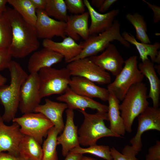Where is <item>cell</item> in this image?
<instances>
[{
    "instance_id": "36",
    "label": "cell",
    "mask_w": 160,
    "mask_h": 160,
    "mask_svg": "<svg viewBox=\"0 0 160 160\" xmlns=\"http://www.w3.org/2000/svg\"><path fill=\"white\" fill-rule=\"evenodd\" d=\"M110 151L113 160H138L136 156L123 155L113 147L110 148Z\"/></svg>"
},
{
    "instance_id": "21",
    "label": "cell",
    "mask_w": 160,
    "mask_h": 160,
    "mask_svg": "<svg viewBox=\"0 0 160 160\" xmlns=\"http://www.w3.org/2000/svg\"><path fill=\"white\" fill-rule=\"evenodd\" d=\"M88 12L79 15H68L65 30V34L75 41L80 38L84 41L89 36Z\"/></svg>"
},
{
    "instance_id": "31",
    "label": "cell",
    "mask_w": 160,
    "mask_h": 160,
    "mask_svg": "<svg viewBox=\"0 0 160 160\" xmlns=\"http://www.w3.org/2000/svg\"><path fill=\"white\" fill-rule=\"evenodd\" d=\"M70 151L82 154L89 153L106 160H113L111 155L110 148L108 145H98L95 144L85 148L80 147H76Z\"/></svg>"
},
{
    "instance_id": "30",
    "label": "cell",
    "mask_w": 160,
    "mask_h": 160,
    "mask_svg": "<svg viewBox=\"0 0 160 160\" xmlns=\"http://www.w3.org/2000/svg\"><path fill=\"white\" fill-rule=\"evenodd\" d=\"M44 11L49 16L57 20L65 23L67 21L68 15L64 0H47Z\"/></svg>"
},
{
    "instance_id": "41",
    "label": "cell",
    "mask_w": 160,
    "mask_h": 160,
    "mask_svg": "<svg viewBox=\"0 0 160 160\" xmlns=\"http://www.w3.org/2000/svg\"><path fill=\"white\" fill-rule=\"evenodd\" d=\"M65 157V160H82L84 156L81 154L70 151Z\"/></svg>"
},
{
    "instance_id": "25",
    "label": "cell",
    "mask_w": 160,
    "mask_h": 160,
    "mask_svg": "<svg viewBox=\"0 0 160 160\" xmlns=\"http://www.w3.org/2000/svg\"><path fill=\"white\" fill-rule=\"evenodd\" d=\"M124 40L134 45L137 49L142 61L148 59L149 56L151 61L154 63L156 57L160 51V43L159 42H155L153 44H147L137 41L134 36L127 32H123L121 34Z\"/></svg>"
},
{
    "instance_id": "20",
    "label": "cell",
    "mask_w": 160,
    "mask_h": 160,
    "mask_svg": "<svg viewBox=\"0 0 160 160\" xmlns=\"http://www.w3.org/2000/svg\"><path fill=\"white\" fill-rule=\"evenodd\" d=\"M63 57L47 48L44 47L34 52L28 62V69L30 73H38L41 69L50 67L61 62Z\"/></svg>"
},
{
    "instance_id": "17",
    "label": "cell",
    "mask_w": 160,
    "mask_h": 160,
    "mask_svg": "<svg viewBox=\"0 0 160 160\" xmlns=\"http://www.w3.org/2000/svg\"><path fill=\"white\" fill-rule=\"evenodd\" d=\"M95 83L83 77L74 76L71 78L69 87L76 93L88 97L98 98L108 101L109 92L107 89L95 84Z\"/></svg>"
},
{
    "instance_id": "8",
    "label": "cell",
    "mask_w": 160,
    "mask_h": 160,
    "mask_svg": "<svg viewBox=\"0 0 160 160\" xmlns=\"http://www.w3.org/2000/svg\"><path fill=\"white\" fill-rule=\"evenodd\" d=\"M12 121L19 125L23 135L33 138L41 145L43 138L47 137L49 129L54 126L50 120L39 113L24 114L21 117H15Z\"/></svg>"
},
{
    "instance_id": "43",
    "label": "cell",
    "mask_w": 160,
    "mask_h": 160,
    "mask_svg": "<svg viewBox=\"0 0 160 160\" xmlns=\"http://www.w3.org/2000/svg\"><path fill=\"white\" fill-rule=\"evenodd\" d=\"M8 3V0H0V13H4L6 11V5Z\"/></svg>"
},
{
    "instance_id": "33",
    "label": "cell",
    "mask_w": 160,
    "mask_h": 160,
    "mask_svg": "<svg viewBox=\"0 0 160 160\" xmlns=\"http://www.w3.org/2000/svg\"><path fill=\"white\" fill-rule=\"evenodd\" d=\"M67 10L74 15L83 14L85 12V5L82 0H65Z\"/></svg>"
},
{
    "instance_id": "4",
    "label": "cell",
    "mask_w": 160,
    "mask_h": 160,
    "mask_svg": "<svg viewBox=\"0 0 160 160\" xmlns=\"http://www.w3.org/2000/svg\"><path fill=\"white\" fill-rule=\"evenodd\" d=\"M83 115L84 120L78 130L80 145L90 146L96 144L100 138L108 137H121L113 133L105 125L104 121L108 120L107 112L97 111L94 114L79 110Z\"/></svg>"
},
{
    "instance_id": "14",
    "label": "cell",
    "mask_w": 160,
    "mask_h": 160,
    "mask_svg": "<svg viewBox=\"0 0 160 160\" xmlns=\"http://www.w3.org/2000/svg\"><path fill=\"white\" fill-rule=\"evenodd\" d=\"M95 64L116 76L123 68L124 60L116 47L110 44L102 53L89 57Z\"/></svg>"
},
{
    "instance_id": "9",
    "label": "cell",
    "mask_w": 160,
    "mask_h": 160,
    "mask_svg": "<svg viewBox=\"0 0 160 160\" xmlns=\"http://www.w3.org/2000/svg\"><path fill=\"white\" fill-rule=\"evenodd\" d=\"M66 68L72 76L83 77L101 85L111 82L110 74L94 63L89 57L75 60L68 63Z\"/></svg>"
},
{
    "instance_id": "3",
    "label": "cell",
    "mask_w": 160,
    "mask_h": 160,
    "mask_svg": "<svg viewBox=\"0 0 160 160\" xmlns=\"http://www.w3.org/2000/svg\"><path fill=\"white\" fill-rule=\"evenodd\" d=\"M148 98L147 88L142 82L132 85L127 92L119 106L126 131L132 132L134 119L149 106Z\"/></svg>"
},
{
    "instance_id": "37",
    "label": "cell",
    "mask_w": 160,
    "mask_h": 160,
    "mask_svg": "<svg viewBox=\"0 0 160 160\" xmlns=\"http://www.w3.org/2000/svg\"><path fill=\"white\" fill-rule=\"evenodd\" d=\"M143 1L147 4L150 9L153 10V23L155 24L157 23L160 20V7L155 4H152L145 0H143Z\"/></svg>"
},
{
    "instance_id": "34",
    "label": "cell",
    "mask_w": 160,
    "mask_h": 160,
    "mask_svg": "<svg viewBox=\"0 0 160 160\" xmlns=\"http://www.w3.org/2000/svg\"><path fill=\"white\" fill-rule=\"evenodd\" d=\"M12 57L8 49L0 48V71L8 68Z\"/></svg>"
},
{
    "instance_id": "10",
    "label": "cell",
    "mask_w": 160,
    "mask_h": 160,
    "mask_svg": "<svg viewBox=\"0 0 160 160\" xmlns=\"http://www.w3.org/2000/svg\"><path fill=\"white\" fill-rule=\"evenodd\" d=\"M38 73H30L20 89L19 108L23 114L35 113L41 99L39 96Z\"/></svg>"
},
{
    "instance_id": "26",
    "label": "cell",
    "mask_w": 160,
    "mask_h": 160,
    "mask_svg": "<svg viewBox=\"0 0 160 160\" xmlns=\"http://www.w3.org/2000/svg\"><path fill=\"white\" fill-rule=\"evenodd\" d=\"M41 145L33 138L25 135L18 146L20 156L30 160H42L43 153Z\"/></svg>"
},
{
    "instance_id": "23",
    "label": "cell",
    "mask_w": 160,
    "mask_h": 160,
    "mask_svg": "<svg viewBox=\"0 0 160 160\" xmlns=\"http://www.w3.org/2000/svg\"><path fill=\"white\" fill-rule=\"evenodd\" d=\"M139 69L148 80L150 88L148 98L152 100L153 107H159L160 95V80L155 71L153 63L148 59L138 64Z\"/></svg>"
},
{
    "instance_id": "38",
    "label": "cell",
    "mask_w": 160,
    "mask_h": 160,
    "mask_svg": "<svg viewBox=\"0 0 160 160\" xmlns=\"http://www.w3.org/2000/svg\"><path fill=\"white\" fill-rule=\"evenodd\" d=\"M0 160H30L21 156H15L9 153H0Z\"/></svg>"
},
{
    "instance_id": "5",
    "label": "cell",
    "mask_w": 160,
    "mask_h": 160,
    "mask_svg": "<svg viewBox=\"0 0 160 160\" xmlns=\"http://www.w3.org/2000/svg\"><path fill=\"white\" fill-rule=\"evenodd\" d=\"M120 28L119 21L115 20L112 26L104 31L98 35L89 36L86 40L80 43L82 47V51L72 61L97 55L114 40L119 42L125 47L130 48V44L121 34Z\"/></svg>"
},
{
    "instance_id": "27",
    "label": "cell",
    "mask_w": 160,
    "mask_h": 160,
    "mask_svg": "<svg viewBox=\"0 0 160 160\" xmlns=\"http://www.w3.org/2000/svg\"><path fill=\"white\" fill-rule=\"evenodd\" d=\"M8 3L26 20L35 25L36 10L31 0H8Z\"/></svg>"
},
{
    "instance_id": "40",
    "label": "cell",
    "mask_w": 160,
    "mask_h": 160,
    "mask_svg": "<svg viewBox=\"0 0 160 160\" xmlns=\"http://www.w3.org/2000/svg\"><path fill=\"white\" fill-rule=\"evenodd\" d=\"M36 10H44L47 0H31Z\"/></svg>"
},
{
    "instance_id": "29",
    "label": "cell",
    "mask_w": 160,
    "mask_h": 160,
    "mask_svg": "<svg viewBox=\"0 0 160 160\" xmlns=\"http://www.w3.org/2000/svg\"><path fill=\"white\" fill-rule=\"evenodd\" d=\"M59 134V132L54 126L48 131L42 147L43 153L42 160H58L56 147L57 138Z\"/></svg>"
},
{
    "instance_id": "18",
    "label": "cell",
    "mask_w": 160,
    "mask_h": 160,
    "mask_svg": "<svg viewBox=\"0 0 160 160\" xmlns=\"http://www.w3.org/2000/svg\"><path fill=\"white\" fill-rule=\"evenodd\" d=\"M66 121L61 134L57 138V145L62 147V153L65 156L72 149L80 147L78 134V127L74 122L73 110L68 109L65 111Z\"/></svg>"
},
{
    "instance_id": "6",
    "label": "cell",
    "mask_w": 160,
    "mask_h": 160,
    "mask_svg": "<svg viewBox=\"0 0 160 160\" xmlns=\"http://www.w3.org/2000/svg\"><path fill=\"white\" fill-rule=\"evenodd\" d=\"M39 72V96L41 99L52 95H62L69 87L71 76L66 67L60 69L45 68Z\"/></svg>"
},
{
    "instance_id": "46",
    "label": "cell",
    "mask_w": 160,
    "mask_h": 160,
    "mask_svg": "<svg viewBox=\"0 0 160 160\" xmlns=\"http://www.w3.org/2000/svg\"><path fill=\"white\" fill-rule=\"evenodd\" d=\"M83 159L84 160H98L92 157L85 156H84Z\"/></svg>"
},
{
    "instance_id": "32",
    "label": "cell",
    "mask_w": 160,
    "mask_h": 160,
    "mask_svg": "<svg viewBox=\"0 0 160 160\" xmlns=\"http://www.w3.org/2000/svg\"><path fill=\"white\" fill-rule=\"evenodd\" d=\"M12 28L5 14L0 13V48L8 49L11 42Z\"/></svg>"
},
{
    "instance_id": "7",
    "label": "cell",
    "mask_w": 160,
    "mask_h": 160,
    "mask_svg": "<svg viewBox=\"0 0 160 160\" xmlns=\"http://www.w3.org/2000/svg\"><path fill=\"white\" fill-rule=\"evenodd\" d=\"M137 57H130L124 61V65L114 80L108 84L107 89L120 101H122L130 87L142 82L144 76L139 69Z\"/></svg>"
},
{
    "instance_id": "44",
    "label": "cell",
    "mask_w": 160,
    "mask_h": 160,
    "mask_svg": "<svg viewBox=\"0 0 160 160\" xmlns=\"http://www.w3.org/2000/svg\"><path fill=\"white\" fill-rule=\"evenodd\" d=\"M7 79L0 74V86L5 84Z\"/></svg>"
},
{
    "instance_id": "2",
    "label": "cell",
    "mask_w": 160,
    "mask_h": 160,
    "mask_svg": "<svg viewBox=\"0 0 160 160\" xmlns=\"http://www.w3.org/2000/svg\"><path fill=\"white\" fill-rule=\"evenodd\" d=\"M8 68L10 72V83L0 86V103L4 108L2 118L4 122L9 123L15 118L19 107L21 87L28 75L20 64L14 61L11 60Z\"/></svg>"
},
{
    "instance_id": "24",
    "label": "cell",
    "mask_w": 160,
    "mask_h": 160,
    "mask_svg": "<svg viewBox=\"0 0 160 160\" xmlns=\"http://www.w3.org/2000/svg\"><path fill=\"white\" fill-rule=\"evenodd\" d=\"M109 92L107 112L110 122L109 128L113 133L122 137L125 134L126 130L119 110L120 100L112 93Z\"/></svg>"
},
{
    "instance_id": "47",
    "label": "cell",
    "mask_w": 160,
    "mask_h": 160,
    "mask_svg": "<svg viewBox=\"0 0 160 160\" xmlns=\"http://www.w3.org/2000/svg\"><path fill=\"white\" fill-rule=\"evenodd\" d=\"M82 160H84V159L83 158V159Z\"/></svg>"
},
{
    "instance_id": "45",
    "label": "cell",
    "mask_w": 160,
    "mask_h": 160,
    "mask_svg": "<svg viewBox=\"0 0 160 160\" xmlns=\"http://www.w3.org/2000/svg\"><path fill=\"white\" fill-rule=\"evenodd\" d=\"M154 63H156L158 64H159L160 63V52L159 53L158 55L156 57L155 59Z\"/></svg>"
},
{
    "instance_id": "16",
    "label": "cell",
    "mask_w": 160,
    "mask_h": 160,
    "mask_svg": "<svg viewBox=\"0 0 160 160\" xmlns=\"http://www.w3.org/2000/svg\"><path fill=\"white\" fill-rule=\"evenodd\" d=\"M83 1L91 19L89 36L100 34L110 28L115 17L119 13V9H113L105 13H100L94 9L88 0H84Z\"/></svg>"
},
{
    "instance_id": "22",
    "label": "cell",
    "mask_w": 160,
    "mask_h": 160,
    "mask_svg": "<svg viewBox=\"0 0 160 160\" xmlns=\"http://www.w3.org/2000/svg\"><path fill=\"white\" fill-rule=\"evenodd\" d=\"M45 103L39 105L36 108L35 113H42L53 124L59 133L63 132L64 127L63 115L64 111L68 108L66 104L58 103L46 99Z\"/></svg>"
},
{
    "instance_id": "1",
    "label": "cell",
    "mask_w": 160,
    "mask_h": 160,
    "mask_svg": "<svg viewBox=\"0 0 160 160\" xmlns=\"http://www.w3.org/2000/svg\"><path fill=\"white\" fill-rule=\"evenodd\" d=\"M11 25L12 39L8 48L12 57L23 58L40 47L35 26L24 19L13 9L6 7L4 12Z\"/></svg>"
},
{
    "instance_id": "15",
    "label": "cell",
    "mask_w": 160,
    "mask_h": 160,
    "mask_svg": "<svg viewBox=\"0 0 160 160\" xmlns=\"http://www.w3.org/2000/svg\"><path fill=\"white\" fill-rule=\"evenodd\" d=\"M56 100L64 102L67 105L68 109L73 110H84L87 108L96 110L97 111L107 112L108 106L102 104L92 98L77 94L69 87L63 94L57 97Z\"/></svg>"
},
{
    "instance_id": "28",
    "label": "cell",
    "mask_w": 160,
    "mask_h": 160,
    "mask_svg": "<svg viewBox=\"0 0 160 160\" xmlns=\"http://www.w3.org/2000/svg\"><path fill=\"white\" fill-rule=\"evenodd\" d=\"M126 18L133 26L136 32L137 39L141 42L151 44L147 34V25L143 16L138 12L128 13Z\"/></svg>"
},
{
    "instance_id": "35",
    "label": "cell",
    "mask_w": 160,
    "mask_h": 160,
    "mask_svg": "<svg viewBox=\"0 0 160 160\" xmlns=\"http://www.w3.org/2000/svg\"><path fill=\"white\" fill-rule=\"evenodd\" d=\"M145 160H160V141L158 140L156 144L150 147Z\"/></svg>"
},
{
    "instance_id": "19",
    "label": "cell",
    "mask_w": 160,
    "mask_h": 160,
    "mask_svg": "<svg viewBox=\"0 0 160 160\" xmlns=\"http://www.w3.org/2000/svg\"><path fill=\"white\" fill-rule=\"evenodd\" d=\"M44 47L47 48L62 55L65 63H69L79 55L82 50L81 44L77 43L70 37H66L60 42L55 41L52 39H44L42 42Z\"/></svg>"
},
{
    "instance_id": "11",
    "label": "cell",
    "mask_w": 160,
    "mask_h": 160,
    "mask_svg": "<svg viewBox=\"0 0 160 160\" xmlns=\"http://www.w3.org/2000/svg\"><path fill=\"white\" fill-rule=\"evenodd\" d=\"M138 126L136 133L130 141L132 146L138 153L142 147L141 136L150 130L160 131V109L148 106L138 116Z\"/></svg>"
},
{
    "instance_id": "12",
    "label": "cell",
    "mask_w": 160,
    "mask_h": 160,
    "mask_svg": "<svg viewBox=\"0 0 160 160\" xmlns=\"http://www.w3.org/2000/svg\"><path fill=\"white\" fill-rule=\"evenodd\" d=\"M37 20L35 25L38 39H51L54 36L66 37V23L49 16L44 10H36Z\"/></svg>"
},
{
    "instance_id": "42",
    "label": "cell",
    "mask_w": 160,
    "mask_h": 160,
    "mask_svg": "<svg viewBox=\"0 0 160 160\" xmlns=\"http://www.w3.org/2000/svg\"><path fill=\"white\" fill-rule=\"evenodd\" d=\"M104 0H92L90 3L92 6H93L99 9L101 6Z\"/></svg>"
},
{
    "instance_id": "39",
    "label": "cell",
    "mask_w": 160,
    "mask_h": 160,
    "mask_svg": "<svg viewBox=\"0 0 160 160\" xmlns=\"http://www.w3.org/2000/svg\"><path fill=\"white\" fill-rule=\"evenodd\" d=\"M117 1L116 0H104L101 6L98 9L99 11L102 13L105 12Z\"/></svg>"
},
{
    "instance_id": "13",
    "label": "cell",
    "mask_w": 160,
    "mask_h": 160,
    "mask_svg": "<svg viewBox=\"0 0 160 160\" xmlns=\"http://www.w3.org/2000/svg\"><path fill=\"white\" fill-rule=\"evenodd\" d=\"M0 115V153L7 151L15 156H20L19 145L25 135L20 132L19 125L13 122L10 126L4 123Z\"/></svg>"
}]
</instances>
